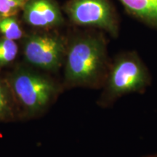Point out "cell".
Instances as JSON below:
<instances>
[{
    "label": "cell",
    "instance_id": "cell-6",
    "mask_svg": "<svg viewBox=\"0 0 157 157\" xmlns=\"http://www.w3.org/2000/svg\"><path fill=\"white\" fill-rule=\"evenodd\" d=\"M23 12V21L34 28L49 30L64 23L61 11L54 0H29Z\"/></svg>",
    "mask_w": 157,
    "mask_h": 157
},
{
    "label": "cell",
    "instance_id": "cell-4",
    "mask_svg": "<svg viewBox=\"0 0 157 157\" xmlns=\"http://www.w3.org/2000/svg\"><path fill=\"white\" fill-rule=\"evenodd\" d=\"M66 49V41L56 31H34L23 37L25 62L38 70L58 71L64 62Z\"/></svg>",
    "mask_w": 157,
    "mask_h": 157
},
{
    "label": "cell",
    "instance_id": "cell-11",
    "mask_svg": "<svg viewBox=\"0 0 157 157\" xmlns=\"http://www.w3.org/2000/svg\"><path fill=\"white\" fill-rule=\"evenodd\" d=\"M29 0H0V17L2 18L15 16L23 8Z\"/></svg>",
    "mask_w": 157,
    "mask_h": 157
},
{
    "label": "cell",
    "instance_id": "cell-13",
    "mask_svg": "<svg viewBox=\"0 0 157 157\" xmlns=\"http://www.w3.org/2000/svg\"><path fill=\"white\" fill-rule=\"evenodd\" d=\"M1 19H2V17H0V20H1Z\"/></svg>",
    "mask_w": 157,
    "mask_h": 157
},
{
    "label": "cell",
    "instance_id": "cell-9",
    "mask_svg": "<svg viewBox=\"0 0 157 157\" xmlns=\"http://www.w3.org/2000/svg\"><path fill=\"white\" fill-rule=\"evenodd\" d=\"M0 34L2 37L13 41L24 37L23 30L16 15L3 17L0 20Z\"/></svg>",
    "mask_w": 157,
    "mask_h": 157
},
{
    "label": "cell",
    "instance_id": "cell-3",
    "mask_svg": "<svg viewBox=\"0 0 157 157\" xmlns=\"http://www.w3.org/2000/svg\"><path fill=\"white\" fill-rule=\"evenodd\" d=\"M150 83L148 70L136 54L121 55L110 66L98 105L110 106L126 94L144 91Z\"/></svg>",
    "mask_w": 157,
    "mask_h": 157
},
{
    "label": "cell",
    "instance_id": "cell-2",
    "mask_svg": "<svg viewBox=\"0 0 157 157\" xmlns=\"http://www.w3.org/2000/svg\"><path fill=\"white\" fill-rule=\"evenodd\" d=\"M16 103L19 117H38L52 105L61 89L51 76L32 66L18 65L5 76Z\"/></svg>",
    "mask_w": 157,
    "mask_h": 157
},
{
    "label": "cell",
    "instance_id": "cell-1",
    "mask_svg": "<svg viewBox=\"0 0 157 157\" xmlns=\"http://www.w3.org/2000/svg\"><path fill=\"white\" fill-rule=\"evenodd\" d=\"M65 88L103 87L110 66L104 39L97 34H82L67 43L64 60Z\"/></svg>",
    "mask_w": 157,
    "mask_h": 157
},
{
    "label": "cell",
    "instance_id": "cell-7",
    "mask_svg": "<svg viewBox=\"0 0 157 157\" xmlns=\"http://www.w3.org/2000/svg\"><path fill=\"white\" fill-rule=\"evenodd\" d=\"M127 10L146 22L157 26V0H120Z\"/></svg>",
    "mask_w": 157,
    "mask_h": 157
},
{
    "label": "cell",
    "instance_id": "cell-10",
    "mask_svg": "<svg viewBox=\"0 0 157 157\" xmlns=\"http://www.w3.org/2000/svg\"><path fill=\"white\" fill-rule=\"evenodd\" d=\"M18 45L15 41L0 37V68L9 66L16 59Z\"/></svg>",
    "mask_w": 157,
    "mask_h": 157
},
{
    "label": "cell",
    "instance_id": "cell-5",
    "mask_svg": "<svg viewBox=\"0 0 157 157\" xmlns=\"http://www.w3.org/2000/svg\"><path fill=\"white\" fill-rule=\"evenodd\" d=\"M64 10L75 24L97 27L113 36L117 34V22L107 0H70Z\"/></svg>",
    "mask_w": 157,
    "mask_h": 157
},
{
    "label": "cell",
    "instance_id": "cell-8",
    "mask_svg": "<svg viewBox=\"0 0 157 157\" xmlns=\"http://www.w3.org/2000/svg\"><path fill=\"white\" fill-rule=\"evenodd\" d=\"M19 117L12 90L5 76L0 75V121H13Z\"/></svg>",
    "mask_w": 157,
    "mask_h": 157
},
{
    "label": "cell",
    "instance_id": "cell-12",
    "mask_svg": "<svg viewBox=\"0 0 157 157\" xmlns=\"http://www.w3.org/2000/svg\"><path fill=\"white\" fill-rule=\"evenodd\" d=\"M144 157H157V153H156V154L148 155V156H144Z\"/></svg>",
    "mask_w": 157,
    "mask_h": 157
}]
</instances>
